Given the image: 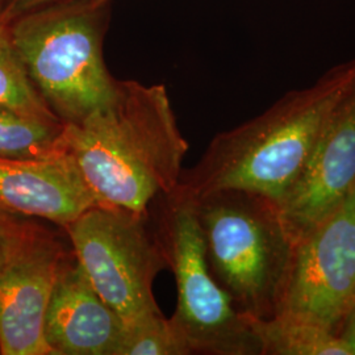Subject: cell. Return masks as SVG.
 I'll use <instances>...</instances> for the list:
<instances>
[{
  "label": "cell",
  "mask_w": 355,
  "mask_h": 355,
  "mask_svg": "<svg viewBox=\"0 0 355 355\" xmlns=\"http://www.w3.org/2000/svg\"><path fill=\"white\" fill-rule=\"evenodd\" d=\"M57 0H10V4L3 15L1 23L7 24L15 17L23 15V13L29 12L32 10H36L38 7H42L45 4H49Z\"/></svg>",
  "instance_id": "e0dca14e"
},
{
  "label": "cell",
  "mask_w": 355,
  "mask_h": 355,
  "mask_svg": "<svg viewBox=\"0 0 355 355\" xmlns=\"http://www.w3.org/2000/svg\"><path fill=\"white\" fill-rule=\"evenodd\" d=\"M0 105L45 121H60L44 102L28 76L10 37L7 24L0 23Z\"/></svg>",
  "instance_id": "5bb4252c"
},
{
  "label": "cell",
  "mask_w": 355,
  "mask_h": 355,
  "mask_svg": "<svg viewBox=\"0 0 355 355\" xmlns=\"http://www.w3.org/2000/svg\"><path fill=\"white\" fill-rule=\"evenodd\" d=\"M96 1H111V0H96Z\"/></svg>",
  "instance_id": "44dd1931"
},
{
  "label": "cell",
  "mask_w": 355,
  "mask_h": 355,
  "mask_svg": "<svg viewBox=\"0 0 355 355\" xmlns=\"http://www.w3.org/2000/svg\"><path fill=\"white\" fill-rule=\"evenodd\" d=\"M354 85L355 58L333 67L315 85L286 94L263 114L218 133L198 165L182 173L180 186L193 198L237 189L279 203Z\"/></svg>",
  "instance_id": "7a4b0ae2"
},
{
  "label": "cell",
  "mask_w": 355,
  "mask_h": 355,
  "mask_svg": "<svg viewBox=\"0 0 355 355\" xmlns=\"http://www.w3.org/2000/svg\"><path fill=\"white\" fill-rule=\"evenodd\" d=\"M261 355H353L333 330L300 318H250Z\"/></svg>",
  "instance_id": "7c38bea8"
},
{
  "label": "cell",
  "mask_w": 355,
  "mask_h": 355,
  "mask_svg": "<svg viewBox=\"0 0 355 355\" xmlns=\"http://www.w3.org/2000/svg\"><path fill=\"white\" fill-rule=\"evenodd\" d=\"M110 20L111 1L57 0L7 23L28 76L64 125L82 123L117 94L103 51Z\"/></svg>",
  "instance_id": "3957f363"
},
{
  "label": "cell",
  "mask_w": 355,
  "mask_h": 355,
  "mask_svg": "<svg viewBox=\"0 0 355 355\" xmlns=\"http://www.w3.org/2000/svg\"><path fill=\"white\" fill-rule=\"evenodd\" d=\"M64 145L99 205L148 215L175 190L189 144L164 85L119 80L112 103L74 125Z\"/></svg>",
  "instance_id": "6da1fadb"
},
{
  "label": "cell",
  "mask_w": 355,
  "mask_h": 355,
  "mask_svg": "<svg viewBox=\"0 0 355 355\" xmlns=\"http://www.w3.org/2000/svg\"><path fill=\"white\" fill-rule=\"evenodd\" d=\"M193 200L216 282L246 318H272L293 249L278 202L237 189Z\"/></svg>",
  "instance_id": "277c9868"
},
{
  "label": "cell",
  "mask_w": 355,
  "mask_h": 355,
  "mask_svg": "<svg viewBox=\"0 0 355 355\" xmlns=\"http://www.w3.org/2000/svg\"><path fill=\"white\" fill-rule=\"evenodd\" d=\"M125 325L95 291L74 253L48 305L44 336L53 355H117Z\"/></svg>",
  "instance_id": "30bf717a"
},
{
  "label": "cell",
  "mask_w": 355,
  "mask_h": 355,
  "mask_svg": "<svg viewBox=\"0 0 355 355\" xmlns=\"http://www.w3.org/2000/svg\"><path fill=\"white\" fill-rule=\"evenodd\" d=\"M8 4H10V0H0V23H1L3 15L6 12V10H7Z\"/></svg>",
  "instance_id": "d6986e66"
},
{
  "label": "cell",
  "mask_w": 355,
  "mask_h": 355,
  "mask_svg": "<svg viewBox=\"0 0 355 355\" xmlns=\"http://www.w3.org/2000/svg\"><path fill=\"white\" fill-rule=\"evenodd\" d=\"M355 186V85L337 105L302 174L280 200L292 243L347 202Z\"/></svg>",
  "instance_id": "9c48e42d"
},
{
  "label": "cell",
  "mask_w": 355,
  "mask_h": 355,
  "mask_svg": "<svg viewBox=\"0 0 355 355\" xmlns=\"http://www.w3.org/2000/svg\"><path fill=\"white\" fill-rule=\"evenodd\" d=\"M40 223L32 217L0 209V272L35 233Z\"/></svg>",
  "instance_id": "2e32d148"
},
{
  "label": "cell",
  "mask_w": 355,
  "mask_h": 355,
  "mask_svg": "<svg viewBox=\"0 0 355 355\" xmlns=\"http://www.w3.org/2000/svg\"><path fill=\"white\" fill-rule=\"evenodd\" d=\"M190 346L164 313L128 325L117 355H189Z\"/></svg>",
  "instance_id": "9a60e30c"
},
{
  "label": "cell",
  "mask_w": 355,
  "mask_h": 355,
  "mask_svg": "<svg viewBox=\"0 0 355 355\" xmlns=\"http://www.w3.org/2000/svg\"><path fill=\"white\" fill-rule=\"evenodd\" d=\"M71 255L58 232L40 224L0 272V354L53 355L44 336L45 316Z\"/></svg>",
  "instance_id": "ba28073f"
},
{
  "label": "cell",
  "mask_w": 355,
  "mask_h": 355,
  "mask_svg": "<svg viewBox=\"0 0 355 355\" xmlns=\"http://www.w3.org/2000/svg\"><path fill=\"white\" fill-rule=\"evenodd\" d=\"M62 230L91 286L125 327L162 313L153 286L168 263L149 214L95 205Z\"/></svg>",
  "instance_id": "8992f818"
},
{
  "label": "cell",
  "mask_w": 355,
  "mask_h": 355,
  "mask_svg": "<svg viewBox=\"0 0 355 355\" xmlns=\"http://www.w3.org/2000/svg\"><path fill=\"white\" fill-rule=\"evenodd\" d=\"M149 215L177 283V309L170 320L191 353L261 355L250 318L209 270L193 198L179 183L153 203Z\"/></svg>",
  "instance_id": "5b68a950"
},
{
  "label": "cell",
  "mask_w": 355,
  "mask_h": 355,
  "mask_svg": "<svg viewBox=\"0 0 355 355\" xmlns=\"http://www.w3.org/2000/svg\"><path fill=\"white\" fill-rule=\"evenodd\" d=\"M337 334L347 343V346L353 352V355H355V300L350 311L347 312L346 318H343V324L337 331Z\"/></svg>",
  "instance_id": "ac0fdd59"
},
{
  "label": "cell",
  "mask_w": 355,
  "mask_h": 355,
  "mask_svg": "<svg viewBox=\"0 0 355 355\" xmlns=\"http://www.w3.org/2000/svg\"><path fill=\"white\" fill-rule=\"evenodd\" d=\"M347 202L350 204V207H352V209L355 214V186L353 191H352V193H350V196H349V199H347Z\"/></svg>",
  "instance_id": "ffe728a7"
},
{
  "label": "cell",
  "mask_w": 355,
  "mask_h": 355,
  "mask_svg": "<svg viewBox=\"0 0 355 355\" xmlns=\"http://www.w3.org/2000/svg\"><path fill=\"white\" fill-rule=\"evenodd\" d=\"M95 205L96 198L67 152L42 161L0 158V209L62 229Z\"/></svg>",
  "instance_id": "8fae6325"
},
{
  "label": "cell",
  "mask_w": 355,
  "mask_h": 355,
  "mask_svg": "<svg viewBox=\"0 0 355 355\" xmlns=\"http://www.w3.org/2000/svg\"><path fill=\"white\" fill-rule=\"evenodd\" d=\"M355 300V214L349 202L293 242L275 315L338 331Z\"/></svg>",
  "instance_id": "52a82bcc"
},
{
  "label": "cell",
  "mask_w": 355,
  "mask_h": 355,
  "mask_svg": "<svg viewBox=\"0 0 355 355\" xmlns=\"http://www.w3.org/2000/svg\"><path fill=\"white\" fill-rule=\"evenodd\" d=\"M64 153V124L0 105V158L42 161Z\"/></svg>",
  "instance_id": "4fadbf2b"
}]
</instances>
